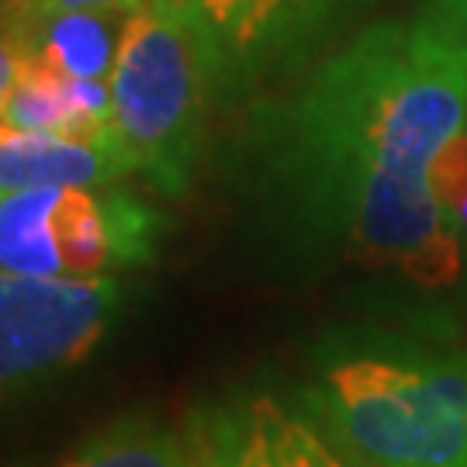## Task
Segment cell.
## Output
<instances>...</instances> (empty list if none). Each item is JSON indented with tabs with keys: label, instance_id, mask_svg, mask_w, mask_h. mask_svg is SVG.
I'll list each match as a JSON object with an SVG mask.
<instances>
[{
	"label": "cell",
	"instance_id": "obj_1",
	"mask_svg": "<svg viewBox=\"0 0 467 467\" xmlns=\"http://www.w3.org/2000/svg\"><path fill=\"white\" fill-rule=\"evenodd\" d=\"M464 121V38L422 11L353 35L284 121L277 173L295 225L440 316L467 287V243L443 215L433 167Z\"/></svg>",
	"mask_w": 467,
	"mask_h": 467
},
{
	"label": "cell",
	"instance_id": "obj_2",
	"mask_svg": "<svg viewBox=\"0 0 467 467\" xmlns=\"http://www.w3.org/2000/svg\"><path fill=\"white\" fill-rule=\"evenodd\" d=\"M298 401L368 467H467V347L436 316L326 329Z\"/></svg>",
	"mask_w": 467,
	"mask_h": 467
},
{
	"label": "cell",
	"instance_id": "obj_3",
	"mask_svg": "<svg viewBox=\"0 0 467 467\" xmlns=\"http://www.w3.org/2000/svg\"><path fill=\"white\" fill-rule=\"evenodd\" d=\"M111 90V146L129 177H142L163 198H181L198 167L212 69L194 35L156 7H135L115 67Z\"/></svg>",
	"mask_w": 467,
	"mask_h": 467
},
{
	"label": "cell",
	"instance_id": "obj_4",
	"mask_svg": "<svg viewBox=\"0 0 467 467\" xmlns=\"http://www.w3.org/2000/svg\"><path fill=\"white\" fill-rule=\"evenodd\" d=\"M152 246V208L115 184L17 191L0 201L4 274L115 277L146 264Z\"/></svg>",
	"mask_w": 467,
	"mask_h": 467
},
{
	"label": "cell",
	"instance_id": "obj_5",
	"mask_svg": "<svg viewBox=\"0 0 467 467\" xmlns=\"http://www.w3.org/2000/svg\"><path fill=\"white\" fill-rule=\"evenodd\" d=\"M194 35L215 94L295 69L368 0H142Z\"/></svg>",
	"mask_w": 467,
	"mask_h": 467
},
{
	"label": "cell",
	"instance_id": "obj_6",
	"mask_svg": "<svg viewBox=\"0 0 467 467\" xmlns=\"http://www.w3.org/2000/svg\"><path fill=\"white\" fill-rule=\"evenodd\" d=\"M121 308L118 277L4 274L0 370L7 391L77 368L100 347Z\"/></svg>",
	"mask_w": 467,
	"mask_h": 467
},
{
	"label": "cell",
	"instance_id": "obj_7",
	"mask_svg": "<svg viewBox=\"0 0 467 467\" xmlns=\"http://www.w3.org/2000/svg\"><path fill=\"white\" fill-rule=\"evenodd\" d=\"M198 467H368L305 409L250 395L194 422Z\"/></svg>",
	"mask_w": 467,
	"mask_h": 467
},
{
	"label": "cell",
	"instance_id": "obj_8",
	"mask_svg": "<svg viewBox=\"0 0 467 467\" xmlns=\"http://www.w3.org/2000/svg\"><path fill=\"white\" fill-rule=\"evenodd\" d=\"M4 129L46 132L111 146V90L108 80H77L28 52L4 46L0 84ZM115 150V146H111Z\"/></svg>",
	"mask_w": 467,
	"mask_h": 467
},
{
	"label": "cell",
	"instance_id": "obj_9",
	"mask_svg": "<svg viewBox=\"0 0 467 467\" xmlns=\"http://www.w3.org/2000/svg\"><path fill=\"white\" fill-rule=\"evenodd\" d=\"M129 177L118 152L104 142H80L63 135L4 129L0 139V187L49 191V187H111Z\"/></svg>",
	"mask_w": 467,
	"mask_h": 467
},
{
	"label": "cell",
	"instance_id": "obj_10",
	"mask_svg": "<svg viewBox=\"0 0 467 467\" xmlns=\"http://www.w3.org/2000/svg\"><path fill=\"white\" fill-rule=\"evenodd\" d=\"M125 21L129 15L118 11H73L21 28H4V46L28 52L77 80H108Z\"/></svg>",
	"mask_w": 467,
	"mask_h": 467
},
{
	"label": "cell",
	"instance_id": "obj_11",
	"mask_svg": "<svg viewBox=\"0 0 467 467\" xmlns=\"http://www.w3.org/2000/svg\"><path fill=\"white\" fill-rule=\"evenodd\" d=\"M56 467H198V447L194 433H177L150 416H125Z\"/></svg>",
	"mask_w": 467,
	"mask_h": 467
},
{
	"label": "cell",
	"instance_id": "obj_12",
	"mask_svg": "<svg viewBox=\"0 0 467 467\" xmlns=\"http://www.w3.org/2000/svg\"><path fill=\"white\" fill-rule=\"evenodd\" d=\"M433 187L453 233L467 243V121L447 142V150L440 152L433 167Z\"/></svg>",
	"mask_w": 467,
	"mask_h": 467
},
{
	"label": "cell",
	"instance_id": "obj_13",
	"mask_svg": "<svg viewBox=\"0 0 467 467\" xmlns=\"http://www.w3.org/2000/svg\"><path fill=\"white\" fill-rule=\"evenodd\" d=\"M142 7V0H4V28H21L56 15H73V11H118L132 15Z\"/></svg>",
	"mask_w": 467,
	"mask_h": 467
},
{
	"label": "cell",
	"instance_id": "obj_14",
	"mask_svg": "<svg viewBox=\"0 0 467 467\" xmlns=\"http://www.w3.org/2000/svg\"><path fill=\"white\" fill-rule=\"evenodd\" d=\"M422 15L467 42V0H422Z\"/></svg>",
	"mask_w": 467,
	"mask_h": 467
}]
</instances>
